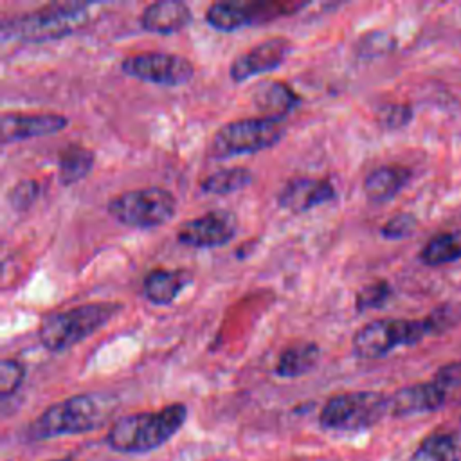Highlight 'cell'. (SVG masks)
Returning <instances> with one entry per match:
<instances>
[{"instance_id": "cell-1", "label": "cell", "mask_w": 461, "mask_h": 461, "mask_svg": "<svg viewBox=\"0 0 461 461\" xmlns=\"http://www.w3.org/2000/svg\"><path fill=\"white\" fill-rule=\"evenodd\" d=\"M115 409V400L108 394H74L49 405L25 429L27 441H41L59 436H76L99 429Z\"/></svg>"}, {"instance_id": "cell-2", "label": "cell", "mask_w": 461, "mask_h": 461, "mask_svg": "<svg viewBox=\"0 0 461 461\" xmlns=\"http://www.w3.org/2000/svg\"><path fill=\"white\" fill-rule=\"evenodd\" d=\"M187 407L180 402L158 411L121 416L108 429L106 445L121 454H146L167 443L185 423Z\"/></svg>"}, {"instance_id": "cell-3", "label": "cell", "mask_w": 461, "mask_h": 461, "mask_svg": "<svg viewBox=\"0 0 461 461\" xmlns=\"http://www.w3.org/2000/svg\"><path fill=\"white\" fill-rule=\"evenodd\" d=\"M122 308L124 306L119 301H94L63 312H54L41 319L36 337L45 349L54 353L65 351L94 335Z\"/></svg>"}, {"instance_id": "cell-4", "label": "cell", "mask_w": 461, "mask_h": 461, "mask_svg": "<svg viewBox=\"0 0 461 461\" xmlns=\"http://www.w3.org/2000/svg\"><path fill=\"white\" fill-rule=\"evenodd\" d=\"M88 7L85 2H54L20 16L5 18L2 22V38L25 43L61 40L86 23Z\"/></svg>"}, {"instance_id": "cell-5", "label": "cell", "mask_w": 461, "mask_h": 461, "mask_svg": "<svg viewBox=\"0 0 461 461\" xmlns=\"http://www.w3.org/2000/svg\"><path fill=\"white\" fill-rule=\"evenodd\" d=\"M286 135L283 119L243 117L220 126L209 140L207 153L211 158H229L250 155L276 146Z\"/></svg>"}, {"instance_id": "cell-6", "label": "cell", "mask_w": 461, "mask_h": 461, "mask_svg": "<svg viewBox=\"0 0 461 461\" xmlns=\"http://www.w3.org/2000/svg\"><path fill=\"white\" fill-rule=\"evenodd\" d=\"M108 214L128 229L148 230L167 223L176 212L175 194L158 185L122 191L106 203Z\"/></svg>"}, {"instance_id": "cell-7", "label": "cell", "mask_w": 461, "mask_h": 461, "mask_svg": "<svg viewBox=\"0 0 461 461\" xmlns=\"http://www.w3.org/2000/svg\"><path fill=\"white\" fill-rule=\"evenodd\" d=\"M389 414V396L378 391H348L326 400L319 423L326 430L358 432L376 425Z\"/></svg>"}, {"instance_id": "cell-8", "label": "cell", "mask_w": 461, "mask_h": 461, "mask_svg": "<svg viewBox=\"0 0 461 461\" xmlns=\"http://www.w3.org/2000/svg\"><path fill=\"white\" fill-rule=\"evenodd\" d=\"M430 335L425 319H375L360 326L353 339V353L362 360H376L398 346H414Z\"/></svg>"}, {"instance_id": "cell-9", "label": "cell", "mask_w": 461, "mask_h": 461, "mask_svg": "<svg viewBox=\"0 0 461 461\" xmlns=\"http://www.w3.org/2000/svg\"><path fill=\"white\" fill-rule=\"evenodd\" d=\"M301 2H214L205 11V22L221 32L267 23L301 11Z\"/></svg>"}, {"instance_id": "cell-10", "label": "cell", "mask_w": 461, "mask_h": 461, "mask_svg": "<svg viewBox=\"0 0 461 461\" xmlns=\"http://www.w3.org/2000/svg\"><path fill=\"white\" fill-rule=\"evenodd\" d=\"M121 70L144 83L158 86H180L193 79L194 65L182 54L144 50L122 58Z\"/></svg>"}, {"instance_id": "cell-11", "label": "cell", "mask_w": 461, "mask_h": 461, "mask_svg": "<svg viewBox=\"0 0 461 461\" xmlns=\"http://www.w3.org/2000/svg\"><path fill=\"white\" fill-rule=\"evenodd\" d=\"M238 232V216L229 209H212L184 221L176 230L178 243L193 249L227 245Z\"/></svg>"}, {"instance_id": "cell-12", "label": "cell", "mask_w": 461, "mask_h": 461, "mask_svg": "<svg viewBox=\"0 0 461 461\" xmlns=\"http://www.w3.org/2000/svg\"><path fill=\"white\" fill-rule=\"evenodd\" d=\"M292 52V41L285 36L267 38L249 50L234 58L229 67V76L234 83H243L254 76L276 70Z\"/></svg>"}, {"instance_id": "cell-13", "label": "cell", "mask_w": 461, "mask_h": 461, "mask_svg": "<svg viewBox=\"0 0 461 461\" xmlns=\"http://www.w3.org/2000/svg\"><path fill=\"white\" fill-rule=\"evenodd\" d=\"M448 396L450 393L436 378L405 385L389 394V416L403 418L412 414L434 412L447 403Z\"/></svg>"}, {"instance_id": "cell-14", "label": "cell", "mask_w": 461, "mask_h": 461, "mask_svg": "<svg viewBox=\"0 0 461 461\" xmlns=\"http://www.w3.org/2000/svg\"><path fill=\"white\" fill-rule=\"evenodd\" d=\"M67 124H68V119L63 113L5 112L0 117V142L11 144V142L32 139V137L52 135L61 131Z\"/></svg>"}, {"instance_id": "cell-15", "label": "cell", "mask_w": 461, "mask_h": 461, "mask_svg": "<svg viewBox=\"0 0 461 461\" xmlns=\"http://www.w3.org/2000/svg\"><path fill=\"white\" fill-rule=\"evenodd\" d=\"M333 198L335 187L330 178L294 176L277 193V205L292 214H301Z\"/></svg>"}, {"instance_id": "cell-16", "label": "cell", "mask_w": 461, "mask_h": 461, "mask_svg": "<svg viewBox=\"0 0 461 461\" xmlns=\"http://www.w3.org/2000/svg\"><path fill=\"white\" fill-rule=\"evenodd\" d=\"M193 22L191 7L180 0H157L148 4L140 16L139 23L146 32L153 34H173L180 32Z\"/></svg>"}, {"instance_id": "cell-17", "label": "cell", "mask_w": 461, "mask_h": 461, "mask_svg": "<svg viewBox=\"0 0 461 461\" xmlns=\"http://www.w3.org/2000/svg\"><path fill=\"white\" fill-rule=\"evenodd\" d=\"M250 99H252L254 108L263 117L283 119V121L303 101L301 95L288 83L279 81V79H267V81L254 85Z\"/></svg>"}, {"instance_id": "cell-18", "label": "cell", "mask_w": 461, "mask_h": 461, "mask_svg": "<svg viewBox=\"0 0 461 461\" xmlns=\"http://www.w3.org/2000/svg\"><path fill=\"white\" fill-rule=\"evenodd\" d=\"M191 281L193 274L185 268H153L142 279V294L149 303L166 306L171 304Z\"/></svg>"}, {"instance_id": "cell-19", "label": "cell", "mask_w": 461, "mask_h": 461, "mask_svg": "<svg viewBox=\"0 0 461 461\" xmlns=\"http://www.w3.org/2000/svg\"><path fill=\"white\" fill-rule=\"evenodd\" d=\"M411 171L403 166L387 164L375 167L364 178V194L373 203H384L394 198L409 182Z\"/></svg>"}, {"instance_id": "cell-20", "label": "cell", "mask_w": 461, "mask_h": 461, "mask_svg": "<svg viewBox=\"0 0 461 461\" xmlns=\"http://www.w3.org/2000/svg\"><path fill=\"white\" fill-rule=\"evenodd\" d=\"M321 357V348L315 342H301L288 346L277 357L274 373L279 378H297L312 371Z\"/></svg>"}, {"instance_id": "cell-21", "label": "cell", "mask_w": 461, "mask_h": 461, "mask_svg": "<svg viewBox=\"0 0 461 461\" xmlns=\"http://www.w3.org/2000/svg\"><path fill=\"white\" fill-rule=\"evenodd\" d=\"M95 155L90 148L79 142H68L58 155V180L63 185H72L83 180L94 167Z\"/></svg>"}, {"instance_id": "cell-22", "label": "cell", "mask_w": 461, "mask_h": 461, "mask_svg": "<svg viewBox=\"0 0 461 461\" xmlns=\"http://www.w3.org/2000/svg\"><path fill=\"white\" fill-rule=\"evenodd\" d=\"M420 261L429 267H439L461 258V229L438 232L420 250Z\"/></svg>"}, {"instance_id": "cell-23", "label": "cell", "mask_w": 461, "mask_h": 461, "mask_svg": "<svg viewBox=\"0 0 461 461\" xmlns=\"http://www.w3.org/2000/svg\"><path fill=\"white\" fill-rule=\"evenodd\" d=\"M409 461H461V448L452 434L432 432L420 441Z\"/></svg>"}, {"instance_id": "cell-24", "label": "cell", "mask_w": 461, "mask_h": 461, "mask_svg": "<svg viewBox=\"0 0 461 461\" xmlns=\"http://www.w3.org/2000/svg\"><path fill=\"white\" fill-rule=\"evenodd\" d=\"M252 182V171L243 166L216 169L200 180V191L205 194H229L245 189Z\"/></svg>"}, {"instance_id": "cell-25", "label": "cell", "mask_w": 461, "mask_h": 461, "mask_svg": "<svg viewBox=\"0 0 461 461\" xmlns=\"http://www.w3.org/2000/svg\"><path fill=\"white\" fill-rule=\"evenodd\" d=\"M391 294H393V288L385 279L373 281L357 292L355 310L360 313V312L380 308L385 304V301L391 297Z\"/></svg>"}, {"instance_id": "cell-26", "label": "cell", "mask_w": 461, "mask_h": 461, "mask_svg": "<svg viewBox=\"0 0 461 461\" xmlns=\"http://www.w3.org/2000/svg\"><path fill=\"white\" fill-rule=\"evenodd\" d=\"M423 319L429 326L430 335L445 333L461 322V303H445L434 308Z\"/></svg>"}, {"instance_id": "cell-27", "label": "cell", "mask_w": 461, "mask_h": 461, "mask_svg": "<svg viewBox=\"0 0 461 461\" xmlns=\"http://www.w3.org/2000/svg\"><path fill=\"white\" fill-rule=\"evenodd\" d=\"M25 380V364L16 358H4L0 362V396L9 398Z\"/></svg>"}, {"instance_id": "cell-28", "label": "cell", "mask_w": 461, "mask_h": 461, "mask_svg": "<svg viewBox=\"0 0 461 461\" xmlns=\"http://www.w3.org/2000/svg\"><path fill=\"white\" fill-rule=\"evenodd\" d=\"M38 194L40 184L34 178H23L9 187L5 200L14 211H27L36 202Z\"/></svg>"}, {"instance_id": "cell-29", "label": "cell", "mask_w": 461, "mask_h": 461, "mask_svg": "<svg viewBox=\"0 0 461 461\" xmlns=\"http://www.w3.org/2000/svg\"><path fill=\"white\" fill-rule=\"evenodd\" d=\"M416 225H418V220L414 214L398 212L380 227V234L385 240H403L414 232Z\"/></svg>"}, {"instance_id": "cell-30", "label": "cell", "mask_w": 461, "mask_h": 461, "mask_svg": "<svg viewBox=\"0 0 461 461\" xmlns=\"http://www.w3.org/2000/svg\"><path fill=\"white\" fill-rule=\"evenodd\" d=\"M411 119H412V108L405 103H391L378 112V121L385 130L403 128Z\"/></svg>"}, {"instance_id": "cell-31", "label": "cell", "mask_w": 461, "mask_h": 461, "mask_svg": "<svg viewBox=\"0 0 461 461\" xmlns=\"http://www.w3.org/2000/svg\"><path fill=\"white\" fill-rule=\"evenodd\" d=\"M432 378H436L450 394L461 389V360L441 366Z\"/></svg>"}, {"instance_id": "cell-32", "label": "cell", "mask_w": 461, "mask_h": 461, "mask_svg": "<svg viewBox=\"0 0 461 461\" xmlns=\"http://www.w3.org/2000/svg\"><path fill=\"white\" fill-rule=\"evenodd\" d=\"M50 461H72V457H59V459H50Z\"/></svg>"}]
</instances>
